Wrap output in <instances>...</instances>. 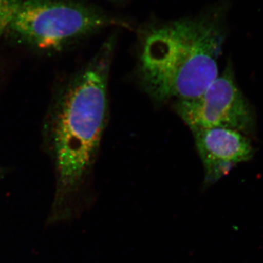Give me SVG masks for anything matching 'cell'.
Segmentation results:
<instances>
[{"mask_svg":"<svg viewBox=\"0 0 263 263\" xmlns=\"http://www.w3.org/2000/svg\"><path fill=\"white\" fill-rule=\"evenodd\" d=\"M228 9L221 1L197 14L140 28L137 76L154 101L197 98L218 77Z\"/></svg>","mask_w":263,"mask_h":263,"instance_id":"1","label":"cell"},{"mask_svg":"<svg viewBox=\"0 0 263 263\" xmlns=\"http://www.w3.org/2000/svg\"><path fill=\"white\" fill-rule=\"evenodd\" d=\"M115 37H109L62 95L53 127L61 193L73 190L97 155L108 114V85Z\"/></svg>","mask_w":263,"mask_h":263,"instance_id":"2","label":"cell"},{"mask_svg":"<svg viewBox=\"0 0 263 263\" xmlns=\"http://www.w3.org/2000/svg\"><path fill=\"white\" fill-rule=\"evenodd\" d=\"M113 26L128 23L81 0H24L8 30L34 47L53 50Z\"/></svg>","mask_w":263,"mask_h":263,"instance_id":"3","label":"cell"},{"mask_svg":"<svg viewBox=\"0 0 263 263\" xmlns=\"http://www.w3.org/2000/svg\"><path fill=\"white\" fill-rule=\"evenodd\" d=\"M174 107L176 114L192 132L228 128L247 136L255 126L253 110L236 84L230 62L201 95L176 100Z\"/></svg>","mask_w":263,"mask_h":263,"instance_id":"4","label":"cell"},{"mask_svg":"<svg viewBox=\"0 0 263 263\" xmlns=\"http://www.w3.org/2000/svg\"><path fill=\"white\" fill-rule=\"evenodd\" d=\"M192 133L208 183L217 181L232 167L247 162L253 155L250 140L240 132L228 128H209Z\"/></svg>","mask_w":263,"mask_h":263,"instance_id":"5","label":"cell"},{"mask_svg":"<svg viewBox=\"0 0 263 263\" xmlns=\"http://www.w3.org/2000/svg\"><path fill=\"white\" fill-rule=\"evenodd\" d=\"M24 0H0V37L8 30Z\"/></svg>","mask_w":263,"mask_h":263,"instance_id":"6","label":"cell"},{"mask_svg":"<svg viewBox=\"0 0 263 263\" xmlns=\"http://www.w3.org/2000/svg\"><path fill=\"white\" fill-rule=\"evenodd\" d=\"M110 1L115 2V3H119V2H122V0H110Z\"/></svg>","mask_w":263,"mask_h":263,"instance_id":"7","label":"cell"},{"mask_svg":"<svg viewBox=\"0 0 263 263\" xmlns=\"http://www.w3.org/2000/svg\"><path fill=\"white\" fill-rule=\"evenodd\" d=\"M1 176H2V172H1V171H0V178H1Z\"/></svg>","mask_w":263,"mask_h":263,"instance_id":"8","label":"cell"}]
</instances>
